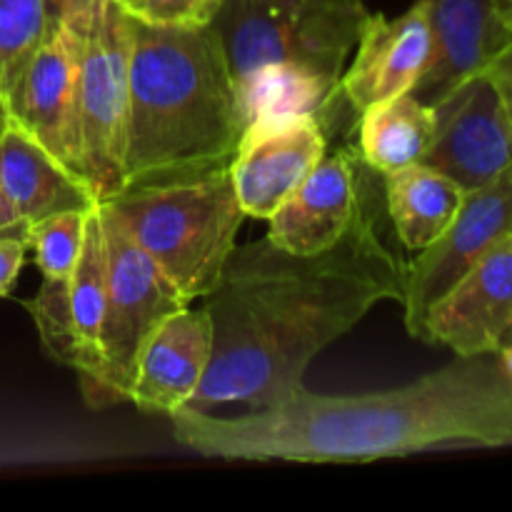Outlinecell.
<instances>
[{"label":"cell","instance_id":"d4e9b609","mask_svg":"<svg viewBox=\"0 0 512 512\" xmlns=\"http://www.w3.org/2000/svg\"><path fill=\"white\" fill-rule=\"evenodd\" d=\"M28 243L15 238H0V298H8L23 270Z\"/></svg>","mask_w":512,"mask_h":512},{"label":"cell","instance_id":"ac0fdd59","mask_svg":"<svg viewBox=\"0 0 512 512\" xmlns=\"http://www.w3.org/2000/svg\"><path fill=\"white\" fill-rule=\"evenodd\" d=\"M468 190L428 163L385 175V200L395 235L408 250L428 248L448 230Z\"/></svg>","mask_w":512,"mask_h":512},{"label":"cell","instance_id":"603a6c76","mask_svg":"<svg viewBox=\"0 0 512 512\" xmlns=\"http://www.w3.org/2000/svg\"><path fill=\"white\" fill-rule=\"evenodd\" d=\"M70 280L43 278L40 293L33 300H25L40 343L48 350L55 363L73 368V330H70Z\"/></svg>","mask_w":512,"mask_h":512},{"label":"cell","instance_id":"9a60e30c","mask_svg":"<svg viewBox=\"0 0 512 512\" xmlns=\"http://www.w3.org/2000/svg\"><path fill=\"white\" fill-rule=\"evenodd\" d=\"M360 200V153L350 148L325 153L268 218V240L295 255L333 248L353 225Z\"/></svg>","mask_w":512,"mask_h":512},{"label":"cell","instance_id":"484cf974","mask_svg":"<svg viewBox=\"0 0 512 512\" xmlns=\"http://www.w3.org/2000/svg\"><path fill=\"white\" fill-rule=\"evenodd\" d=\"M30 235V223L23 215L15 210V205L5 198V193L0 190V238H15L28 243Z\"/></svg>","mask_w":512,"mask_h":512},{"label":"cell","instance_id":"83f0119b","mask_svg":"<svg viewBox=\"0 0 512 512\" xmlns=\"http://www.w3.org/2000/svg\"><path fill=\"white\" fill-rule=\"evenodd\" d=\"M73 3V0H45V13H48V23H50V30L55 28V23L60 20V15L65 13V8Z\"/></svg>","mask_w":512,"mask_h":512},{"label":"cell","instance_id":"5bb4252c","mask_svg":"<svg viewBox=\"0 0 512 512\" xmlns=\"http://www.w3.org/2000/svg\"><path fill=\"white\" fill-rule=\"evenodd\" d=\"M435 35L430 68L413 95L433 105L465 78L493 68L512 45L508 0H425Z\"/></svg>","mask_w":512,"mask_h":512},{"label":"cell","instance_id":"3957f363","mask_svg":"<svg viewBox=\"0 0 512 512\" xmlns=\"http://www.w3.org/2000/svg\"><path fill=\"white\" fill-rule=\"evenodd\" d=\"M248 115L213 25L133 18L123 190L230 168Z\"/></svg>","mask_w":512,"mask_h":512},{"label":"cell","instance_id":"8992f818","mask_svg":"<svg viewBox=\"0 0 512 512\" xmlns=\"http://www.w3.org/2000/svg\"><path fill=\"white\" fill-rule=\"evenodd\" d=\"M78 25V123L85 180L98 200L123 190L133 15L115 0H73Z\"/></svg>","mask_w":512,"mask_h":512},{"label":"cell","instance_id":"6da1fadb","mask_svg":"<svg viewBox=\"0 0 512 512\" xmlns=\"http://www.w3.org/2000/svg\"><path fill=\"white\" fill-rule=\"evenodd\" d=\"M405 265L378 233L370 193L328 250L295 255L268 235L235 245L203 298L213 323V358L185 408H263L303 388L308 365L375 305L403 303Z\"/></svg>","mask_w":512,"mask_h":512},{"label":"cell","instance_id":"7402d4cb","mask_svg":"<svg viewBox=\"0 0 512 512\" xmlns=\"http://www.w3.org/2000/svg\"><path fill=\"white\" fill-rule=\"evenodd\" d=\"M88 213L83 210H68V213L50 215L40 223L30 225L28 250L35 253L43 278L70 280L73 278L75 263L85 243L88 230Z\"/></svg>","mask_w":512,"mask_h":512},{"label":"cell","instance_id":"8fae6325","mask_svg":"<svg viewBox=\"0 0 512 512\" xmlns=\"http://www.w3.org/2000/svg\"><path fill=\"white\" fill-rule=\"evenodd\" d=\"M328 153V133L315 113L258 120L245 130L230 163L245 218L268 220Z\"/></svg>","mask_w":512,"mask_h":512},{"label":"cell","instance_id":"f546056e","mask_svg":"<svg viewBox=\"0 0 512 512\" xmlns=\"http://www.w3.org/2000/svg\"><path fill=\"white\" fill-rule=\"evenodd\" d=\"M508 3H510V10H512V0H508Z\"/></svg>","mask_w":512,"mask_h":512},{"label":"cell","instance_id":"f1b7e54d","mask_svg":"<svg viewBox=\"0 0 512 512\" xmlns=\"http://www.w3.org/2000/svg\"><path fill=\"white\" fill-rule=\"evenodd\" d=\"M115 3H120L130 13V10H133V5H135V0H115Z\"/></svg>","mask_w":512,"mask_h":512},{"label":"cell","instance_id":"277c9868","mask_svg":"<svg viewBox=\"0 0 512 512\" xmlns=\"http://www.w3.org/2000/svg\"><path fill=\"white\" fill-rule=\"evenodd\" d=\"M100 203L188 303L218 283L245 220L230 168L125 188Z\"/></svg>","mask_w":512,"mask_h":512},{"label":"cell","instance_id":"44dd1931","mask_svg":"<svg viewBox=\"0 0 512 512\" xmlns=\"http://www.w3.org/2000/svg\"><path fill=\"white\" fill-rule=\"evenodd\" d=\"M50 33L45 0H0V98L28 68Z\"/></svg>","mask_w":512,"mask_h":512},{"label":"cell","instance_id":"52a82bcc","mask_svg":"<svg viewBox=\"0 0 512 512\" xmlns=\"http://www.w3.org/2000/svg\"><path fill=\"white\" fill-rule=\"evenodd\" d=\"M100 218L108 245V288L98 370L88 388H83L90 408H110L130 398L135 368L148 338L168 315L190 305L163 270L120 228L105 203H100Z\"/></svg>","mask_w":512,"mask_h":512},{"label":"cell","instance_id":"e0dca14e","mask_svg":"<svg viewBox=\"0 0 512 512\" xmlns=\"http://www.w3.org/2000/svg\"><path fill=\"white\" fill-rule=\"evenodd\" d=\"M0 190L30 225L68 210L88 213L100 203L85 180L63 168L10 120L0 138Z\"/></svg>","mask_w":512,"mask_h":512},{"label":"cell","instance_id":"30bf717a","mask_svg":"<svg viewBox=\"0 0 512 512\" xmlns=\"http://www.w3.org/2000/svg\"><path fill=\"white\" fill-rule=\"evenodd\" d=\"M78 48V25L73 15L63 13L5 98V110L10 123L85 180L78 123Z\"/></svg>","mask_w":512,"mask_h":512},{"label":"cell","instance_id":"4316f807","mask_svg":"<svg viewBox=\"0 0 512 512\" xmlns=\"http://www.w3.org/2000/svg\"><path fill=\"white\" fill-rule=\"evenodd\" d=\"M493 75L498 80L500 90H503V98L505 105H508V113H510V123H512V45L500 55L498 60L493 63Z\"/></svg>","mask_w":512,"mask_h":512},{"label":"cell","instance_id":"ba28073f","mask_svg":"<svg viewBox=\"0 0 512 512\" xmlns=\"http://www.w3.org/2000/svg\"><path fill=\"white\" fill-rule=\"evenodd\" d=\"M512 235V168L465 193L453 223L405 265V328L420 338L430 308L498 243Z\"/></svg>","mask_w":512,"mask_h":512},{"label":"cell","instance_id":"2e32d148","mask_svg":"<svg viewBox=\"0 0 512 512\" xmlns=\"http://www.w3.org/2000/svg\"><path fill=\"white\" fill-rule=\"evenodd\" d=\"M213 358L208 310L183 308L168 315L145 343L130 385V403L143 413L173 415L193 400Z\"/></svg>","mask_w":512,"mask_h":512},{"label":"cell","instance_id":"cb8c5ba5","mask_svg":"<svg viewBox=\"0 0 512 512\" xmlns=\"http://www.w3.org/2000/svg\"><path fill=\"white\" fill-rule=\"evenodd\" d=\"M223 0H135L130 15L155 25H210Z\"/></svg>","mask_w":512,"mask_h":512},{"label":"cell","instance_id":"5b68a950","mask_svg":"<svg viewBox=\"0 0 512 512\" xmlns=\"http://www.w3.org/2000/svg\"><path fill=\"white\" fill-rule=\"evenodd\" d=\"M370 18L363 0H223L213 30L235 83L288 68L338 93Z\"/></svg>","mask_w":512,"mask_h":512},{"label":"cell","instance_id":"ffe728a7","mask_svg":"<svg viewBox=\"0 0 512 512\" xmlns=\"http://www.w3.org/2000/svg\"><path fill=\"white\" fill-rule=\"evenodd\" d=\"M108 288V245L100 218V203L90 210L85 243L70 278V330H73V368L80 390L88 388L100 360V325Z\"/></svg>","mask_w":512,"mask_h":512},{"label":"cell","instance_id":"d6986e66","mask_svg":"<svg viewBox=\"0 0 512 512\" xmlns=\"http://www.w3.org/2000/svg\"><path fill=\"white\" fill-rule=\"evenodd\" d=\"M435 138V110L413 93L360 113V160L380 175L425 163Z\"/></svg>","mask_w":512,"mask_h":512},{"label":"cell","instance_id":"4fadbf2b","mask_svg":"<svg viewBox=\"0 0 512 512\" xmlns=\"http://www.w3.org/2000/svg\"><path fill=\"white\" fill-rule=\"evenodd\" d=\"M433 50L435 35L425 0H415L398 18L370 13L338 93L358 115L385 100L413 93L430 68Z\"/></svg>","mask_w":512,"mask_h":512},{"label":"cell","instance_id":"7a4b0ae2","mask_svg":"<svg viewBox=\"0 0 512 512\" xmlns=\"http://www.w3.org/2000/svg\"><path fill=\"white\" fill-rule=\"evenodd\" d=\"M170 420L175 440L203 458L373 463L445 443H512V378L498 355H475L383 393L320 395L303 385L238 418L180 408Z\"/></svg>","mask_w":512,"mask_h":512},{"label":"cell","instance_id":"7c38bea8","mask_svg":"<svg viewBox=\"0 0 512 512\" xmlns=\"http://www.w3.org/2000/svg\"><path fill=\"white\" fill-rule=\"evenodd\" d=\"M458 358L495 355L512 345V235L480 258L430 308L420 338Z\"/></svg>","mask_w":512,"mask_h":512},{"label":"cell","instance_id":"9c48e42d","mask_svg":"<svg viewBox=\"0 0 512 512\" xmlns=\"http://www.w3.org/2000/svg\"><path fill=\"white\" fill-rule=\"evenodd\" d=\"M435 138L425 163L475 190L512 168V123L493 70H483L433 103Z\"/></svg>","mask_w":512,"mask_h":512}]
</instances>
